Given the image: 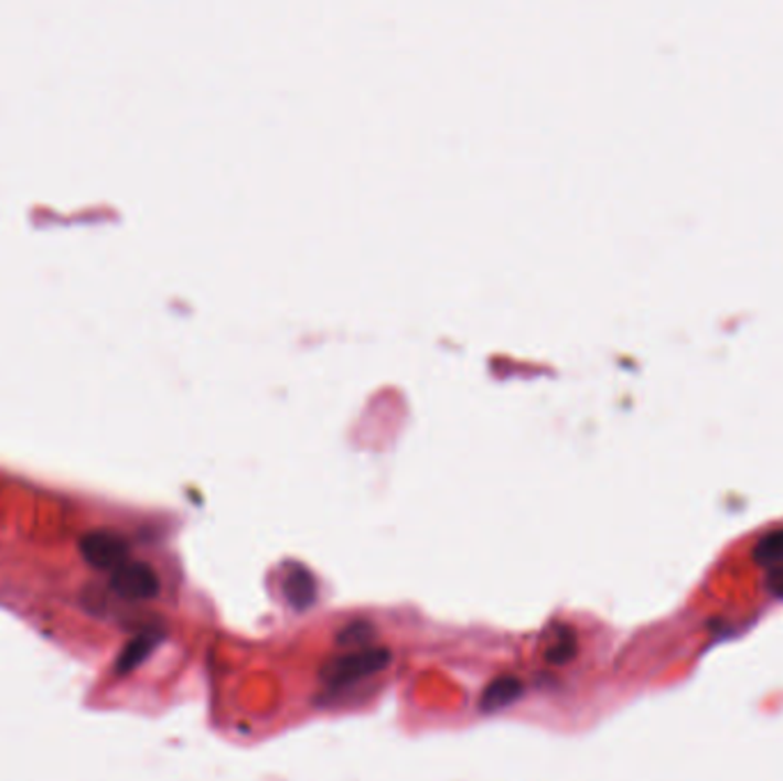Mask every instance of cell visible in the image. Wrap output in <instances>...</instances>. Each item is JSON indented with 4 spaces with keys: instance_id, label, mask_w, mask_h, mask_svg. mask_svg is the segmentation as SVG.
<instances>
[{
    "instance_id": "1",
    "label": "cell",
    "mask_w": 783,
    "mask_h": 781,
    "mask_svg": "<svg viewBox=\"0 0 783 781\" xmlns=\"http://www.w3.org/2000/svg\"><path fill=\"white\" fill-rule=\"evenodd\" d=\"M392 660L389 649L385 646H363L340 655H333L321 667V681L330 689H342L353 683L365 681L374 674H380Z\"/></svg>"
},
{
    "instance_id": "2",
    "label": "cell",
    "mask_w": 783,
    "mask_h": 781,
    "mask_svg": "<svg viewBox=\"0 0 783 781\" xmlns=\"http://www.w3.org/2000/svg\"><path fill=\"white\" fill-rule=\"evenodd\" d=\"M83 559L97 570H115L129 561V541L112 529H95L81 538Z\"/></svg>"
},
{
    "instance_id": "3",
    "label": "cell",
    "mask_w": 783,
    "mask_h": 781,
    "mask_svg": "<svg viewBox=\"0 0 783 781\" xmlns=\"http://www.w3.org/2000/svg\"><path fill=\"white\" fill-rule=\"evenodd\" d=\"M110 589L125 600H152L161 593V578L149 564L129 559L112 570Z\"/></svg>"
},
{
    "instance_id": "4",
    "label": "cell",
    "mask_w": 783,
    "mask_h": 781,
    "mask_svg": "<svg viewBox=\"0 0 783 781\" xmlns=\"http://www.w3.org/2000/svg\"><path fill=\"white\" fill-rule=\"evenodd\" d=\"M525 693V685L521 678L516 676H497L495 681H491L484 687V695L479 699V708L481 713H500L508 706H514Z\"/></svg>"
},
{
    "instance_id": "5",
    "label": "cell",
    "mask_w": 783,
    "mask_h": 781,
    "mask_svg": "<svg viewBox=\"0 0 783 781\" xmlns=\"http://www.w3.org/2000/svg\"><path fill=\"white\" fill-rule=\"evenodd\" d=\"M282 591L293 610H308L317 600V582L303 566H291L285 570Z\"/></svg>"
},
{
    "instance_id": "6",
    "label": "cell",
    "mask_w": 783,
    "mask_h": 781,
    "mask_svg": "<svg viewBox=\"0 0 783 781\" xmlns=\"http://www.w3.org/2000/svg\"><path fill=\"white\" fill-rule=\"evenodd\" d=\"M159 640H161L159 633H142V635L133 638V640L122 649V653H119V657H117V665H115L117 672H119V674H129V672H133L136 667H140V665L144 663V660H147L149 655H152V651L157 649Z\"/></svg>"
},
{
    "instance_id": "7",
    "label": "cell",
    "mask_w": 783,
    "mask_h": 781,
    "mask_svg": "<svg viewBox=\"0 0 783 781\" xmlns=\"http://www.w3.org/2000/svg\"><path fill=\"white\" fill-rule=\"evenodd\" d=\"M751 557H754V561L768 570L774 566H781L783 564V527L763 534L757 541L754 550H751Z\"/></svg>"
},
{
    "instance_id": "8",
    "label": "cell",
    "mask_w": 783,
    "mask_h": 781,
    "mask_svg": "<svg viewBox=\"0 0 783 781\" xmlns=\"http://www.w3.org/2000/svg\"><path fill=\"white\" fill-rule=\"evenodd\" d=\"M376 638V628L369 621H351L348 625H344L337 633V642L340 646H348V649H363L369 646V642Z\"/></svg>"
},
{
    "instance_id": "9",
    "label": "cell",
    "mask_w": 783,
    "mask_h": 781,
    "mask_svg": "<svg viewBox=\"0 0 783 781\" xmlns=\"http://www.w3.org/2000/svg\"><path fill=\"white\" fill-rule=\"evenodd\" d=\"M576 655H578V640L573 635V630H564V633H559L557 642L546 653L550 665H566Z\"/></svg>"
},
{
    "instance_id": "10",
    "label": "cell",
    "mask_w": 783,
    "mask_h": 781,
    "mask_svg": "<svg viewBox=\"0 0 783 781\" xmlns=\"http://www.w3.org/2000/svg\"><path fill=\"white\" fill-rule=\"evenodd\" d=\"M765 585H768V591H770L774 598L783 600V564H781V566H774V568H770V570H768V580H765Z\"/></svg>"
}]
</instances>
